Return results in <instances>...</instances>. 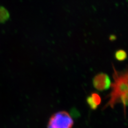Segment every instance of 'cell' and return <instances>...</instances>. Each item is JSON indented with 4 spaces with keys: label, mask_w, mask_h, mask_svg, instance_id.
I'll use <instances>...</instances> for the list:
<instances>
[{
    "label": "cell",
    "mask_w": 128,
    "mask_h": 128,
    "mask_svg": "<svg viewBox=\"0 0 128 128\" xmlns=\"http://www.w3.org/2000/svg\"><path fill=\"white\" fill-rule=\"evenodd\" d=\"M113 68V78L114 82L112 83V91L107 96L109 100L104 106L102 110L110 107L114 108L115 105L118 103L122 104L124 108V116L126 115V107L128 102V69L122 71L116 70L114 65H112Z\"/></svg>",
    "instance_id": "6da1fadb"
},
{
    "label": "cell",
    "mask_w": 128,
    "mask_h": 128,
    "mask_svg": "<svg viewBox=\"0 0 128 128\" xmlns=\"http://www.w3.org/2000/svg\"><path fill=\"white\" fill-rule=\"evenodd\" d=\"M74 123L73 118L67 112L59 111L51 116L47 128H73Z\"/></svg>",
    "instance_id": "7a4b0ae2"
},
{
    "label": "cell",
    "mask_w": 128,
    "mask_h": 128,
    "mask_svg": "<svg viewBox=\"0 0 128 128\" xmlns=\"http://www.w3.org/2000/svg\"><path fill=\"white\" fill-rule=\"evenodd\" d=\"M92 84L96 90L104 91L110 89L112 82L108 75L105 73H100L96 75L93 78Z\"/></svg>",
    "instance_id": "3957f363"
},
{
    "label": "cell",
    "mask_w": 128,
    "mask_h": 128,
    "mask_svg": "<svg viewBox=\"0 0 128 128\" xmlns=\"http://www.w3.org/2000/svg\"><path fill=\"white\" fill-rule=\"evenodd\" d=\"M115 58L119 62L124 61L127 58V54L125 50H118L115 52Z\"/></svg>",
    "instance_id": "277c9868"
},
{
    "label": "cell",
    "mask_w": 128,
    "mask_h": 128,
    "mask_svg": "<svg viewBox=\"0 0 128 128\" xmlns=\"http://www.w3.org/2000/svg\"><path fill=\"white\" fill-rule=\"evenodd\" d=\"M90 96L91 97L92 100L93 101L94 104L96 106H97L98 107V106L102 102V98L100 95L97 92H92L90 94Z\"/></svg>",
    "instance_id": "5b68a950"
},
{
    "label": "cell",
    "mask_w": 128,
    "mask_h": 128,
    "mask_svg": "<svg viewBox=\"0 0 128 128\" xmlns=\"http://www.w3.org/2000/svg\"><path fill=\"white\" fill-rule=\"evenodd\" d=\"M9 17L8 12L4 8H0V22L6 21Z\"/></svg>",
    "instance_id": "8992f818"
},
{
    "label": "cell",
    "mask_w": 128,
    "mask_h": 128,
    "mask_svg": "<svg viewBox=\"0 0 128 128\" xmlns=\"http://www.w3.org/2000/svg\"><path fill=\"white\" fill-rule=\"evenodd\" d=\"M86 102L88 104V105H89V106L90 107V108L92 110H97V108H98V106H96L95 104H94V102H93V101L92 100L91 98V97L90 96V95L88 96V97H87L86 99Z\"/></svg>",
    "instance_id": "52a82bcc"
}]
</instances>
